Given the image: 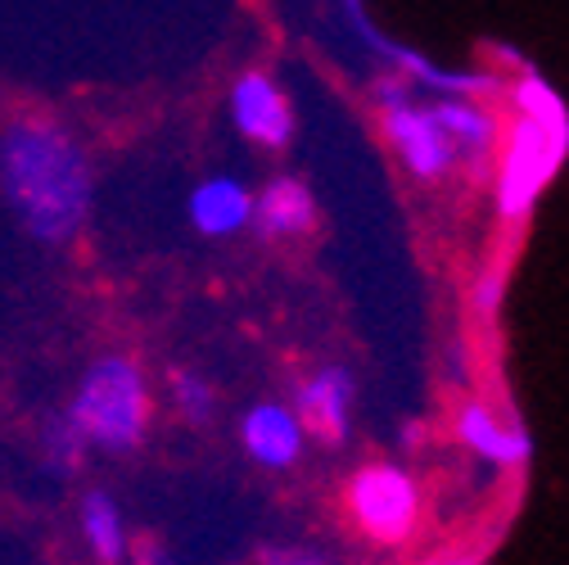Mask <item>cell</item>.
I'll return each mask as SVG.
<instances>
[{"mask_svg": "<svg viewBox=\"0 0 569 565\" xmlns=\"http://www.w3.org/2000/svg\"><path fill=\"white\" fill-rule=\"evenodd\" d=\"M0 195L19 227L41 245L73 240L96 199V172L82 140L54 118H14L0 131Z\"/></svg>", "mask_w": 569, "mask_h": 565, "instance_id": "6da1fadb", "label": "cell"}, {"mask_svg": "<svg viewBox=\"0 0 569 565\" xmlns=\"http://www.w3.org/2000/svg\"><path fill=\"white\" fill-rule=\"evenodd\" d=\"M73 430L104 448V453H131L150 435V385L136 358L127 353H104L87 367V376L73 389V403L63 412Z\"/></svg>", "mask_w": 569, "mask_h": 565, "instance_id": "7a4b0ae2", "label": "cell"}, {"mask_svg": "<svg viewBox=\"0 0 569 565\" xmlns=\"http://www.w3.org/2000/svg\"><path fill=\"white\" fill-rule=\"evenodd\" d=\"M520 109L525 113L511 131L502 181H497V208H502V218H511V222H520L529 214L533 199L556 177V168L569 150V113L538 78H529L520 87Z\"/></svg>", "mask_w": 569, "mask_h": 565, "instance_id": "3957f363", "label": "cell"}, {"mask_svg": "<svg viewBox=\"0 0 569 565\" xmlns=\"http://www.w3.org/2000/svg\"><path fill=\"white\" fill-rule=\"evenodd\" d=\"M348 507L358 516L362 534H371L385 547H398L411 538L416 516H420V493L407 470L398 466H367L352 475Z\"/></svg>", "mask_w": 569, "mask_h": 565, "instance_id": "277c9868", "label": "cell"}, {"mask_svg": "<svg viewBox=\"0 0 569 565\" xmlns=\"http://www.w3.org/2000/svg\"><path fill=\"white\" fill-rule=\"evenodd\" d=\"M385 131L393 140V150L402 155V163L425 177V181H435L452 168V140L439 131L435 113H425V109H411L407 96L393 87L385 91Z\"/></svg>", "mask_w": 569, "mask_h": 565, "instance_id": "5b68a950", "label": "cell"}, {"mask_svg": "<svg viewBox=\"0 0 569 565\" xmlns=\"http://www.w3.org/2000/svg\"><path fill=\"white\" fill-rule=\"evenodd\" d=\"M231 118L240 127L244 140L262 150H284L295 136V113H290V100L280 96V87L262 73H244L236 87H231Z\"/></svg>", "mask_w": 569, "mask_h": 565, "instance_id": "8992f818", "label": "cell"}, {"mask_svg": "<svg viewBox=\"0 0 569 565\" xmlns=\"http://www.w3.org/2000/svg\"><path fill=\"white\" fill-rule=\"evenodd\" d=\"M303 426H299V416L295 407H284V403H258L244 412L240 420V444L244 453L267 466V470H284V466H295L299 453H303Z\"/></svg>", "mask_w": 569, "mask_h": 565, "instance_id": "52a82bcc", "label": "cell"}, {"mask_svg": "<svg viewBox=\"0 0 569 565\" xmlns=\"http://www.w3.org/2000/svg\"><path fill=\"white\" fill-rule=\"evenodd\" d=\"M295 416H299L303 435H317L326 444H343L348 420H352V376L343 367H330V371L303 380L299 398H295Z\"/></svg>", "mask_w": 569, "mask_h": 565, "instance_id": "ba28073f", "label": "cell"}, {"mask_svg": "<svg viewBox=\"0 0 569 565\" xmlns=\"http://www.w3.org/2000/svg\"><path fill=\"white\" fill-rule=\"evenodd\" d=\"M190 222L199 236H236L253 222V195L236 177H208L190 190Z\"/></svg>", "mask_w": 569, "mask_h": 565, "instance_id": "9c48e42d", "label": "cell"}, {"mask_svg": "<svg viewBox=\"0 0 569 565\" xmlns=\"http://www.w3.org/2000/svg\"><path fill=\"white\" fill-rule=\"evenodd\" d=\"M457 439L466 448H475L479 457L497 462V466H520L533 453L529 435L516 430V426H507V420H497V412H488L483 403H466L457 412Z\"/></svg>", "mask_w": 569, "mask_h": 565, "instance_id": "30bf717a", "label": "cell"}, {"mask_svg": "<svg viewBox=\"0 0 569 565\" xmlns=\"http://www.w3.org/2000/svg\"><path fill=\"white\" fill-rule=\"evenodd\" d=\"M253 222L262 236H299L317 222V204L303 181L276 177L258 199H253Z\"/></svg>", "mask_w": 569, "mask_h": 565, "instance_id": "8fae6325", "label": "cell"}, {"mask_svg": "<svg viewBox=\"0 0 569 565\" xmlns=\"http://www.w3.org/2000/svg\"><path fill=\"white\" fill-rule=\"evenodd\" d=\"M82 534H87L100 565H122L127 561V525H122L118 503L104 488H91L82 498Z\"/></svg>", "mask_w": 569, "mask_h": 565, "instance_id": "7c38bea8", "label": "cell"}, {"mask_svg": "<svg viewBox=\"0 0 569 565\" xmlns=\"http://www.w3.org/2000/svg\"><path fill=\"white\" fill-rule=\"evenodd\" d=\"M435 122H439V131H443L448 140H461L466 150H488L492 136H497V122H492L483 109L457 105V100L439 105V109H435Z\"/></svg>", "mask_w": 569, "mask_h": 565, "instance_id": "4fadbf2b", "label": "cell"}, {"mask_svg": "<svg viewBox=\"0 0 569 565\" xmlns=\"http://www.w3.org/2000/svg\"><path fill=\"white\" fill-rule=\"evenodd\" d=\"M41 448H46V466L54 475H73L78 462H82L87 439L73 430V420H68V416H54V420H46V426H41Z\"/></svg>", "mask_w": 569, "mask_h": 565, "instance_id": "5bb4252c", "label": "cell"}, {"mask_svg": "<svg viewBox=\"0 0 569 565\" xmlns=\"http://www.w3.org/2000/svg\"><path fill=\"white\" fill-rule=\"evenodd\" d=\"M172 403L190 426H203V420L212 416V407H218V394H212L208 380L194 376V371H172Z\"/></svg>", "mask_w": 569, "mask_h": 565, "instance_id": "9a60e30c", "label": "cell"}, {"mask_svg": "<svg viewBox=\"0 0 569 565\" xmlns=\"http://www.w3.org/2000/svg\"><path fill=\"white\" fill-rule=\"evenodd\" d=\"M497 304H502V276L488 271L479 286H475V308H479V313H492Z\"/></svg>", "mask_w": 569, "mask_h": 565, "instance_id": "2e32d148", "label": "cell"}, {"mask_svg": "<svg viewBox=\"0 0 569 565\" xmlns=\"http://www.w3.org/2000/svg\"><path fill=\"white\" fill-rule=\"evenodd\" d=\"M262 561L267 565H317V556H308V552H267Z\"/></svg>", "mask_w": 569, "mask_h": 565, "instance_id": "e0dca14e", "label": "cell"}, {"mask_svg": "<svg viewBox=\"0 0 569 565\" xmlns=\"http://www.w3.org/2000/svg\"><path fill=\"white\" fill-rule=\"evenodd\" d=\"M483 556H439V561H430V565H479Z\"/></svg>", "mask_w": 569, "mask_h": 565, "instance_id": "ac0fdd59", "label": "cell"}, {"mask_svg": "<svg viewBox=\"0 0 569 565\" xmlns=\"http://www.w3.org/2000/svg\"><path fill=\"white\" fill-rule=\"evenodd\" d=\"M402 444L416 448V444H420V426H407V430H402Z\"/></svg>", "mask_w": 569, "mask_h": 565, "instance_id": "d6986e66", "label": "cell"}]
</instances>
